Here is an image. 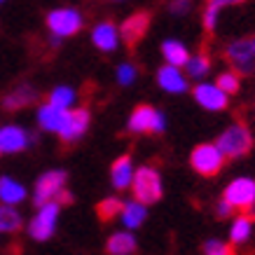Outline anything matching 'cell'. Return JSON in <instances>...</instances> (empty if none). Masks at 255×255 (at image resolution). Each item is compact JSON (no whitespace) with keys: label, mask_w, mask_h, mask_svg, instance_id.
<instances>
[{"label":"cell","mask_w":255,"mask_h":255,"mask_svg":"<svg viewBox=\"0 0 255 255\" xmlns=\"http://www.w3.org/2000/svg\"><path fill=\"white\" fill-rule=\"evenodd\" d=\"M66 171H47L38 178L35 183V192H33V201L42 206L47 201H59L61 206H68L73 201V194L66 190Z\"/></svg>","instance_id":"6da1fadb"},{"label":"cell","mask_w":255,"mask_h":255,"mask_svg":"<svg viewBox=\"0 0 255 255\" xmlns=\"http://www.w3.org/2000/svg\"><path fill=\"white\" fill-rule=\"evenodd\" d=\"M225 59L239 75L255 78V33L232 40L225 47Z\"/></svg>","instance_id":"7a4b0ae2"},{"label":"cell","mask_w":255,"mask_h":255,"mask_svg":"<svg viewBox=\"0 0 255 255\" xmlns=\"http://www.w3.org/2000/svg\"><path fill=\"white\" fill-rule=\"evenodd\" d=\"M131 190H133V199H138L140 204H155V201H159L164 194L159 171L152 169V166L136 169L131 180Z\"/></svg>","instance_id":"3957f363"},{"label":"cell","mask_w":255,"mask_h":255,"mask_svg":"<svg viewBox=\"0 0 255 255\" xmlns=\"http://www.w3.org/2000/svg\"><path fill=\"white\" fill-rule=\"evenodd\" d=\"M216 143L225 152L227 159H237V157H244L248 150L253 147V136H251L246 124L234 122L220 133V138H218Z\"/></svg>","instance_id":"277c9868"},{"label":"cell","mask_w":255,"mask_h":255,"mask_svg":"<svg viewBox=\"0 0 255 255\" xmlns=\"http://www.w3.org/2000/svg\"><path fill=\"white\" fill-rule=\"evenodd\" d=\"M225 152L218 147V143H201L192 150L190 155V164L199 176H216L225 166Z\"/></svg>","instance_id":"5b68a950"},{"label":"cell","mask_w":255,"mask_h":255,"mask_svg":"<svg viewBox=\"0 0 255 255\" xmlns=\"http://www.w3.org/2000/svg\"><path fill=\"white\" fill-rule=\"evenodd\" d=\"M82 23H85L82 21V14L73 7L52 9V12L47 14V28H49V33L56 35V38H70V35L80 33Z\"/></svg>","instance_id":"8992f818"},{"label":"cell","mask_w":255,"mask_h":255,"mask_svg":"<svg viewBox=\"0 0 255 255\" xmlns=\"http://www.w3.org/2000/svg\"><path fill=\"white\" fill-rule=\"evenodd\" d=\"M59 201H47L40 206V211L35 213V218L28 225V234L35 241H47L56 230V218H59Z\"/></svg>","instance_id":"52a82bcc"},{"label":"cell","mask_w":255,"mask_h":255,"mask_svg":"<svg viewBox=\"0 0 255 255\" xmlns=\"http://www.w3.org/2000/svg\"><path fill=\"white\" fill-rule=\"evenodd\" d=\"M166 120L152 106H138L129 117V131L133 133H162Z\"/></svg>","instance_id":"ba28073f"},{"label":"cell","mask_w":255,"mask_h":255,"mask_svg":"<svg viewBox=\"0 0 255 255\" xmlns=\"http://www.w3.org/2000/svg\"><path fill=\"white\" fill-rule=\"evenodd\" d=\"M237 211H251L255 204V180L253 178H237L225 187V197Z\"/></svg>","instance_id":"9c48e42d"},{"label":"cell","mask_w":255,"mask_h":255,"mask_svg":"<svg viewBox=\"0 0 255 255\" xmlns=\"http://www.w3.org/2000/svg\"><path fill=\"white\" fill-rule=\"evenodd\" d=\"M194 101L199 103L201 108L211 110V113H220V110L227 108V101H230V94H225L216 82H199L194 87Z\"/></svg>","instance_id":"30bf717a"},{"label":"cell","mask_w":255,"mask_h":255,"mask_svg":"<svg viewBox=\"0 0 255 255\" xmlns=\"http://www.w3.org/2000/svg\"><path fill=\"white\" fill-rule=\"evenodd\" d=\"M89 110L87 108H75V110H68V120L63 124V129L59 131L63 143H73L85 136V131L89 129Z\"/></svg>","instance_id":"8fae6325"},{"label":"cell","mask_w":255,"mask_h":255,"mask_svg":"<svg viewBox=\"0 0 255 255\" xmlns=\"http://www.w3.org/2000/svg\"><path fill=\"white\" fill-rule=\"evenodd\" d=\"M147 28H150V14L147 12H136L129 19H124V23L120 26V35L129 47H136L147 33Z\"/></svg>","instance_id":"7c38bea8"},{"label":"cell","mask_w":255,"mask_h":255,"mask_svg":"<svg viewBox=\"0 0 255 255\" xmlns=\"http://www.w3.org/2000/svg\"><path fill=\"white\" fill-rule=\"evenodd\" d=\"M157 85L162 87L164 92H169V94H183V92H187L185 73L178 68V66H171V63H164L162 68L157 70Z\"/></svg>","instance_id":"4fadbf2b"},{"label":"cell","mask_w":255,"mask_h":255,"mask_svg":"<svg viewBox=\"0 0 255 255\" xmlns=\"http://www.w3.org/2000/svg\"><path fill=\"white\" fill-rule=\"evenodd\" d=\"M120 28L110 21H101L96 28L92 31V42L99 47L101 52H115L120 45Z\"/></svg>","instance_id":"5bb4252c"},{"label":"cell","mask_w":255,"mask_h":255,"mask_svg":"<svg viewBox=\"0 0 255 255\" xmlns=\"http://www.w3.org/2000/svg\"><path fill=\"white\" fill-rule=\"evenodd\" d=\"M31 136L21 127H2L0 129V150L2 152H21L28 147Z\"/></svg>","instance_id":"9a60e30c"},{"label":"cell","mask_w":255,"mask_h":255,"mask_svg":"<svg viewBox=\"0 0 255 255\" xmlns=\"http://www.w3.org/2000/svg\"><path fill=\"white\" fill-rule=\"evenodd\" d=\"M66 120H68V108H59V106L45 103V106L38 110V122L42 129H47V131L59 133L63 129Z\"/></svg>","instance_id":"2e32d148"},{"label":"cell","mask_w":255,"mask_h":255,"mask_svg":"<svg viewBox=\"0 0 255 255\" xmlns=\"http://www.w3.org/2000/svg\"><path fill=\"white\" fill-rule=\"evenodd\" d=\"M38 101V92L31 85H19L2 99V108L5 110H19L26 106H33Z\"/></svg>","instance_id":"e0dca14e"},{"label":"cell","mask_w":255,"mask_h":255,"mask_svg":"<svg viewBox=\"0 0 255 255\" xmlns=\"http://www.w3.org/2000/svg\"><path fill=\"white\" fill-rule=\"evenodd\" d=\"M133 162L129 155H122L117 157L115 162H113V169H110V178H113V185L117 190H127V187L131 185L133 180Z\"/></svg>","instance_id":"ac0fdd59"},{"label":"cell","mask_w":255,"mask_h":255,"mask_svg":"<svg viewBox=\"0 0 255 255\" xmlns=\"http://www.w3.org/2000/svg\"><path fill=\"white\" fill-rule=\"evenodd\" d=\"M108 255H131L136 253V237L131 232H115L106 244Z\"/></svg>","instance_id":"d6986e66"},{"label":"cell","mask_w":255,"mask_h":255,"mask_svg":"<svg viewBox=\"0 0 255 255\" xmlns=\"http://www.w3.org/2000/svg\"><path fill=\"white\" fill-rule=\"evenodd\" d=\"M162 54H164V61L171 63V66H178V68H183L187 63V59H190V52H187V47L180 40H164Z\"/></svg>","instance_id":"ffe728a7"},{"label":"cell","mask_w":255,"mask_h":255,"mask_svg":"<svg viewBox=\"0 0 255 255\" xmlns=\"http://www.w3.org/2000/svg\"><path fill=\"white\" fill-rule=\"evenodd\" d=\"M21 213L12 206V204H0V232L5 234H12V232H19L21 230Z\"/></svg>","instance_id":"44dd1931"},{"label":"cell","mask_w":255,"mask_h":255,"mask_svg":"<svg viewBox=\"0 0 255 255\" xmlns=\"http://www.w3.org/2000/svg\"><path fill=\"white\" fill-rule=\"evenodd\" d=\"M147 211H145V204H140L138 199L129 201V204H124L122 209V223L129 227V230H136V227H140L143 225V220H145Z\"/></svg>","instance_id":"7402d4cb"},{"label":"cell","mask_w":255,"mask_h":255,"mask_svg":"<svg viewBox=\"0 0 255 255\" xmlns=\"http://www.w3.org/2000/svg\"><path fill=\"white\" fill-rule=\"evenodd\" d=\"M23 197H26V190H23L21 183H16V180H12L7 176L0 178V201L19 204V201H23Z\"/></svg>","instance_id":"603a6c76"},{"label":"cell","mask_w":255,"mask_h":255,"mask_svg":"<svg viewBox=\"0 0 255 255\" xmlns=\"http://www.w3.org/2000/svg\"><path fill=\"white\" fill-rule=\"evenodd\" d=\"M251 232H253V218L237 216L232 227H230V239H232V244H246Z\"/></svg>","instance_id":"cb8c5ba5"},{"label":"cell","mask_w":255,"mask_h":255,"mask_svg":"<svg viewBox=\"0 0 255 255\" xmlns=\"http://www.w3.org/2000/svg\"><path fill=\"white\" fill-rule=\"evenodd\" d=\"M187 73V78H194V80H201L204 75H209L211 70V59L206 54H190L187 63L183 66Z\"/></svg>","instance_id":"d4e9b609"},{"label":"cell","mask_w":255,"mask_h":255,"mask_svg":"<svg viewBox=\"0 0 255 255\" xmlns=\"http://www.w3.org/2000/svg\"><path fill=\"white\" fill-rule=\"evenodd\" d=\"M122 209H124L122 199H117V197H108V199H103L99 206H96V216H99V220L108 223V220H113V218L122 216Z\"/></svg>","instance_id":"484cf974"},{"label":"cell","mask_w":255,"mask_h":255,"mask_svg":"<svg viewBox=\"0 0 255 255\" xmlns=\"http://www.w3.org/2000/svg\"><path fill=\"white\" fill-rule=\"evenodd\" d=\"M216 85L223 89L225 94H237L241 87V75L237 73V70H225V73H220L216 80Z\"/></svg>","instance_id":"4316f807"},{"label":"cell","mask_w":255,"mask_h":255,"mask_svg":"<svg viewBox=\"0 0 255 255\" xmlns=\"http://www.w3.org/2000/svg\"><path fill=\"white\" fill-rule=\"evenodd\" d=\"M75 101V92L70 87H56L49 92V103L59 106V108H70V103Z\"/></svg>","instance_id":"83f0119b"},{"label":"cell","mask_w":255,"mask_h":255,"mask_svg":"<svg viewBox=\"0 0 255 255\" xmlns=\"http://www.w3.org/2000/svg\"><path fill=\"white\" fill-rule=\"evenodd\" d=\"M220 12L223 9L216 7V5H209L206 2V7H204V14H201V23H204V28L209 33H213L218 28V21H220Z\"/></svg>","instance_id":"f1b7e54d"},{"label":"cell","mask_w":255,"mask_h":255,"mask_svg":"<svg viewBox=\"0 0 255 255\" xmlns=\"http://www.w3.org/2000/svg\"><path fill=\"white\" fill-rule=\"evenodd\" d=\"M204 255H237L234 248L225 241H218V239H209L204 244Z\"/></svg>","instance_id":"f546056e"},{"label":"cell","mask_w":255,"mask_h":255,"mask_svg":"<svg viewBox=\"0 0 255 255\" xmlns=\"http://www.w3.org/2000/svg\"><path fill=\"white\" fill-rule=\"evenodd\" d=\"M136 75H138V70H136V66L133 63H122L120 68H117V82L122 87H129L136 80Z\"/></svg>","instance_id":"4dcf8cb0"},{"label":"cell","mask_w":255,"mask_h":255,"mask_svg":"<svg viewBox=\"0 0 255 255\" xmlns=\"http://www.w3.org/2000/svg\"><path fill=\"white\" fill-rule=\"evenodd\" d=\"M190 7H192V2H190V0H171V5H169L171 14H176V16L187 14Z\"/></svg>","instance_id":"1f68e13d"},{"label":"cell","mask_w":255,"mask_h":255,"mask_svg":"<svg viewBox=\"0 0 255 255\" xmlns=\"http://www.w3.org/2000/svg\"><path fill=\"white\" fill-rule=\"evenodd\" d=\"M234 211H237V209H234V206L227 199H223L220 204H218V216H220V218H230Z\"/></svg>","instance_id":"d6a6232c"},{"label":"cell","mask_w":255,"mask_h":255,"mask_svg":"<svg viewBox=\"0 0 255 255\" xmlns=\"http://www.w3.org/2000/svg\"><path fill=\"white\" fill-rule=\"evenodd\" d=\"M209 5H216V7L225 9V7H234V5H241V2H246V0H206Z\"/></svg>","instance_id":"836d02e7"},{"label":"cell","mask_w":255,"mask_h":255,"mask_svg":"<svg viewBox=\"0 0 255 255\" xmlns=\"http://www.w3.org/2000/svg\"><path fill=\"white\" fill-rule=\"evenodd\" d=\"M0 2H5V0H0Z\"/></svg>","instance_id":"e575fe53"}]
</instances>
